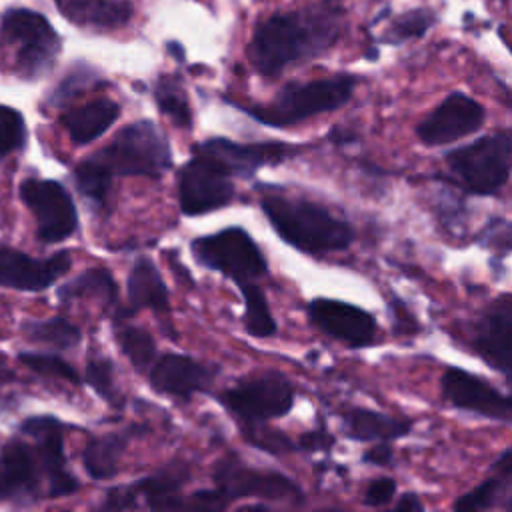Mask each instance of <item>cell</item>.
<instances>
[{
  "label": "cell",
  "instance_id": "obj_16",
  "mask_svg": "<svg viewBox=\"0 0 512 512\" xmlns=\"http://www.w3.org/2000/svg\"><path fill=\"white\" fill-rule=\"evenodd\" d=\"M188 472L182 464H170L152 476H146L130 486H118L108 492L102 508L122 510L136 508L138 500L144 498L150 508H184V500L178 498L180 488L186 484Z\"/></svg>",
  "mask_w": 512,
  "mask_h": 512
},
{
  "label": "cell",
  "instance_id": "obj_5",
  "mask_svg": "<svg viewBox=\"0 0 512 512\" xmlns=\"http://www.w3.org/2000/svg\"><path fill=\"white\" fill-rule=\"evenodd\" d=\"M512 140L506 134H488L446 154L452 178L472 194H494L510 176Z\"/></svg>",
  "mask_w": 512,
  "mask_h": 512
},
{
  "label": "cell",
  "instance_id": "obj_23",
  "mask_svg": "<svg viewBox=\"0 0 512 512\" xmlns=\"http://www.w3.org/2000/svg\"><path fill=\"white\" fill-rule=\"evenodd\" d=\"M342 428L358 442H390L410 432V422L368 408H350L342 414Z\"/></svg>",
  "mask_w": 512,
  "mask_h": 512
},
{
  "label": "cell",
  "instance_id": "obj_3",
  "mask_svg": "<svg viewBox=\"0 0 512 512\" xmlns=\"http://www.w3.org/2000/svg\"><path fill=\"white\" fill-rule=\"evenodd\" d=\"M354 86L356 80L348 74L310 82H292L286 84L272 102L246 106L244 110L262 124L284 128L316 114L340 108L350 100Z\"/></svg>",
  "mask_w": 512,
  "mask_h": 512
},
{
  "label": "cell",
  "instance_id": "obj_19",
  "mask_svg": "<svg viewBox=\"0 0 512 512\" xmlns=\"http://www.w3.org/2000/svg\"><path fill=\"white\" fill-rule=\"evenodd\" d=\"M70 252L62 250L48 258H34L14 248H0V286L38 292L68 272Z\"/></svg>",
  "mask_w": 512,
  "mask_h": 512
},
{
  "label": "cell",
  "instance_id": "obj_29",
  "mask_svg": "<svg viewBox=\"0 0 512 512\" xmlns=\"http://www.w3.org/2000/svg\"><path fill=\"white\" fill-rule=\"evenodd\" d=\"M22 332L32 342H42L58 350L72 348L80 342V330L64 318L52 316L46 320H28L22 324Z\"/></svg>",
  "mask_w": 512,
  "mask_h": 512
},
{
  "label": "cell",
  "instance_id": "obj_20",
  "mask_svg": "<svg viewBox=\"0 0 512 512\" xmlns=\"http://www.w3.org/2000/svg\"><path fill=\"white\" fill-rule=\"evenodd\" d=\"M216 372L214 368L194 358L182 354H164L152 364L150 384L160 394L186 400L192 394L206 390L214 380Z\"/></svg>",
  "mask_w": 512,
  "mask_h": 512
},
{
  "label": "cell",
  "instance_id": "obj_26",
  "mask_svg": "<svg viewBox=\"0 0 512 512\" xmlns=\"http://www.w3.org/2000/svg\"><path fill=\"white\" fill-rule=\"evenodd\" d=\"M130 432H110L98 438H92L84 448V468L94 480H108L118 474L120 458L126 450Z\"/></svg>",
  "mask_w": 512,
  "mask_h": 512
},
{
  "label": "cell",
  "instance_id": "obj_7",
  "mask_svg": "<svg viewBox=\"0 0 512 512\" xmlns=\"http://www.w3.org/2000/svg\"><path fill=\"white\" fill-rule=\"evenodd\" d=\"M0 36L14 50L16 66L26 78L48 72L60 50L58 34L50 22L26 8H12L4 14Z\"/></svg>",
  "mask_w": 512,
  "mask_h": 512
},
{
  "label": "cell",
  "instance_id": "obj_18",
  "mask_svg": "<svg viewBox=\"0 0 512 512\" xmlns=\"http://www.w3.org/2000/svg\"><path fill=\"white\" fill-rule=\"evenodd\" d=\"M308 316L324 334L352 346H368L374 342L376 320L366 310L332 298H316L308 304Z\"/></svg>",
  "mask_w": 512,
  "mask_h": 512
},
{
  "label": "cell",
  "instance_id": "obj_37",
  "mask_svg": "<svg viewBox=\"0 0 512 512\" xmlns=\"http://www.w3.org/2000/svg\"><path fill=\"white\" fill-rule=\"evenodd\" d=\"M500 484H502L500 478H490V480L482 482L474 490L462 494L454 502V510H482V508H490L494 504V500H496Z\"/></svg>",
  "mask_w": 512,
  "mask_h": 512
},
{
  "label": "cell",
  "instance_id": "obj_31",
  "mask_svg": "<svg viewBox=\"0 0 512 512\" xmlns=\"http://www.w3.org/2000/svg\"><path fill=\"white\" fill-rule=\"evenodd\" d=\"M154 98L162 114H166L178 128L192 126V110L184 88L172 76H162L154 86Z\"/></svg>",
  "mask_w": 512,
  "mask_h": 512
},
{
  "label": "cell",
  "instance_id": "obj_33",
  "mask_svg": "<svg viewBox=\"0 0 512 512\" xmlns=\"http://www.w3.org/2000/svg\"><path fill=\"white\" fill-rule=\"evenodd\" d=\"M18 358L24 366H28L30 370H34L42 376L66 380L70 384H80V376L74 370V366L68 364L58 354H52V352H20Z\"/></svg>",
  "mask_w": 512,
  "mask_h": 512
},
{
  "label": "cell",
  "instance_id": "obj_45",
  "mask_svg": "<svg viewBox=\"0 0 512 512\" xmlns=\"http://www.w3.org/2000/svg\"><path fill=\"white\" fill-rule=\"evenodd\" d=\"M10 378H14V372L8 368L6 360L0 356V380H10Z\"/></svg>",
  "mask_w": 512,
  "mask_h": 512
},
{
  "label": "cell",
  "instance_id": "obj_15",
  "mask_svg": "<svg viewBox=\"0 0 512 512\" xmlns=\"http://www.w3.org/2000/svg\"><path fill=\"white\" fill-rule=\"evenodd\" d=\"M442 392L444 398L460 410L512 422V396L490 386L484 378L460 368H448L442 376Z\"/></svg>",
  "mask_w": 512,
  "mask_h": 512
},
{
  "label": "cell",
  "instance_id": "obj_28",
  "mask_svg": "<svg viewBox=\"0 0 512 512\" xmlns=\"http://www.w3.org/2000/svg\"><path fill=\"white\" fill-rule=\"evenodd\" d=\"M74 182L78 192L86 200L94 202L96 206H102L110 192L112 170L96 154H92L74 168Z\"/></svg>",
  "mask_w": 512,
  "mask_h": 512
},
{
  "label": "cell",
  "instance_id": "obj_6",
  "mask_svg": "<svg viewBox=\"0 0 512 512\" xmlns=\"http://www.w3.org/2000/svg\"><path fill=\"white\" fill-rule=\"evenodd\" d=\"M190 248L202 266L224 274L238 286L256 282L268 272L260 248L242 228H224L216 234L196 238Z\"/></svg>",
  "mask_w": 512,
  "mask_h": 512
},
{
  "label": "cell",
  "instance_id": "obj_17",
  "mask_svg": "<svg viewBox=\"0 0 512 512\" xmlns=\"http://www.w3.org/2000/svg\"><path fill=\"white\" fill-rule=\"evenodd\" d=\"M20 430L36 444L46 476L48 496L62 498L78 490V480L66 468L62 424L52 416H32L22 422Z\"/></svg>",
  "mask_w": 512,
  "mask_h": 512
},
{
  "label": "cell",
  "instance_id": "obj_11",
  "mask_svg": "<svg viewBox=\"0 0 512 512\" xmlns=\"http://www.w3.org/2000/svg\"><path fill=\"white\" fill-rule=\"evenodd\" d=\"M216 490L226 500L234 498H264V500H290L302 502L300 486L284 474L270 470H254L236 460H226L214 472Z\"/></svg>",
  "mask_w": 512,
  "mask_h": 512
},
{
  "label": "cell",
  "instance_id": "obj_30",
  "mask_svg": "<svg viewBox=\"0 0 512 512\" xmlns=\"http://www.w3.org/2000/svg\"><path fill=\"white\" fill-rule=\"evenodd\" d=\"M244 296V328L250 336L266 338L276 332L274 316L268 308L264 292L256 286V282H248L238 286Z\"/></svg>",
  "mask_w": 512,
  "mask_h": 512
},
{
  "label": "cell",
  "instance_id": "obj_2",
  "mask_svg": "<svg viewBox=\"0 0 512 512\" xmlns=\"http://www.w3.org/2000/svg\"><path fill=\"white\" fill-rule=\"evenodd\" d=\"M260 206L276 234L302 252H338L348 248L354 240V230L344 220L314 202L264 196Z\"/></svg>",
  "mask_w": 512,
  "mask_h": 512
},
{
  "label": "cell",
  "instance_id": "obj_4",
  "mask_svg": "<svg viewBox=\"0 0 512 512\" xmlns=\"http://www.w3.org/2000/svg\"><path fill=\"white\" fill-rule=\"evenodd\" d=\"M96 156L120 176L160 178L172 166V150L164 132L150 120L122 128Z\"/></svg>",
  "mask_w": 512,
  "mask_h": 512
},
{
  "label": "cell",
  "instance_id": "obj_1",
  "mask_svg": "<svg viewBox=\"0 0 512 512\" xmlns=\"http://www.w3.org/2000/svg\"><path fill=\"white\" fill-rule=\"evenodd\" d=\"M344 28V8L322 0L294 12H278L262 20L248 44L252 66L264 76H276L286 66L326 52Z\"/></svg>",
  "mask_w": 512,
  "mask_h": 512
},
{
  "label": "cell",
  "instance_id": "obj_12",
  "mask_svg": "<svg viewBox=\"0 0 512 512\" xmlns=\"http://www.w3.org/2000/svg\"><path fill=\"white\" fill-rule=\"evenodd\" d=\"M42 478L48 496V476L34 442L12 438L0 448V500L22 504L40 498Z\"/></svg>",
  "mask_w": 512,
  "mask_h": 512
},
{
  "label": "cell",
  "instance_id": "obj_14",
  "mask_svg": "<svg viewBox=\"0 0 512 512\" xmlns=\"http://www.w3.org/2000/svg\"><path fill=\"white\" fill-rule=\"evenodd\" d=\"M294 152L296 148L286 142L244 144L228 138H210L194 148V154H200L212 160L230 176H240V178H250L258 168L268 164H278Z\"/></svg>",
  "mask_w": 512,
  "mask_h": 512
},
{
  "label": "cell",
  "instance_id": "obj_44",
  "mask_svg": "<svg viewBox=\"0 0 512 512\" xmlns=\"http://www.w3.org/2000/svg\"><path fill=\"white\" fill-rule=\"evenodd\" d=\"M494 470L500 472V474H510L512 472V446L498 456V460L494 462Z\"/></svg>",
  "mask_w": 512,
  "mask_h": 512
},
{
  "label": "cell",
  "instance_id": "obj_10",
  "mask_svg": "<svg viewBox=\"0 0 512 512\" xmlns=\"http://www.w3.org/2000/svg\"><path fill=\"white\" fill-rule=\"evenodd\" d=\"M234 198V184L230 174L212 160L194 154V158L180 170L178 202L186 216H198L230 204Z\"/></svg>",
  "mask_w": 512,
  "mask_h": 512
},
{
  "label": "cell",
  "instance_id": "obj_27",
  "mask_svg": "<svg viewBox=\"0 0 512 512\" xmlns=\"http://www.w3.org/2000/svg\"><path fill=\"white\" fill-rule=\"evenodd\" d=\"M60 302H72L80 298H98L104 304H112L118 296L116 282L106 268H90L64 282L56 292Z\"/></svg>",
  "mask_w": 512,
  "mask_h": 512
},
{
  "label": "cell",
  "instance_id": "obj_41",
  "mask_svg": "<svg viewBox=\"0 0 512 512\" xmlns=\"http://www.w3.org/2000/svg\"><path fill=\"white\" fill-rule=\"evenodd\" d=\"M364 460L374 466H388L392 462V446L388 442H380L364 454Z\"/></svg>",
  "mask_w": 512,
  "mask_h": 512
},
{
  "label": "cell",
  "instance_id": "obj_35",
  "mask_svg": "<svg viewBox=\"0 0 512 512\" xmlns=\"http://www.w3.org/2000/svg\"><path fill=\"white\" fill-rule=\"evenodd\" d=\"M88 384L112 406H120V392L114 380V364L108 358H90L86 366Z\"/></svg>",
  "mask_w": 512,
  "mask_h": 512
},
{
  "label": "cell",
  "instance_id": "obj_24",
  "mask_svg": "<svg viewBox=\"0 0 512 512\" xmlns=\"http://www.w3.org/2000/svg\"><path fill=\"white\" fill-rule=\"evenodd\" d=\"M60 12L80 24L100 30H112L126 24L132 16V8L124 0H54Z\"/></svg>",
  "mask_w": 512,
  "mask_h": 512
},
{
  "label": "cell",
  "instance_id": "obj_36",
  "mask_svg": "<svg viewBox=\"0 0 512 512\" xmlns=\"http://www.w3.org/2000/svg\"><path fill=\"white\" fill-rule=\"evenodd\" d=\"M432 20H434V16L428 10L406 12L392 24V28L386 34V40L388 42H404L408 38H418L430 28Z\"/></svg>",
  "mask_w": 512,
  "mask_h": 512
},
{
  "label": "cell",
  "instance_id": "obj_43",
  "mask_svg": "<svg viewBox=\"0 0 512 512\" xmlns=\"http://www.w3.org/2000/svg\"><path fill=\"white\" fill-rule=\"evenodd\" d=\"M422 502L418 498V494L414 492H406L404 496H400V500L396 502V510H422Z\"/></svg>",
  "mask_w": 512,
  "mask_h": 512
},
{
  "label": "cell",
  "instance_id": "obj_13",
  "mask_svg": "<svg viewBox=\"0 0 512 512\" xmlns=\"http://www.w3.org/2000/svg\"><path fill=\"white\" fill-rule=\"evenodd\" d=\"M484 118L482 104L462 92H452L416 126V134L428 146L450 144L476 132Z\"/></svg>",
  "mask_w": 512,
  "mask_h": 512
},
{
  "label": "cell",
  "instance_id": "obj_32",
  "mask_svg": "<svg viewBox=\"0 0 512 512\" xmlns=\"http://www.w3.org/2000/svg\"><path fill=\"white\" fill-rule=\"evenodd\" d=\"M116 342L134 368L138 370L152 368V362L156 356V344H154V338L144 328L124 326L116 332Z\"/></svg>",
  "mask_w": 512,
  "mask_h": 512
},
{
  "label": "cell",
  "instance_id": "obj_39",
  "mask_svg": "<svg viewBox=\"0 0 512 512\" xmlns=\"http://www.w3.org/2000/svg\"><path fill=\"white\" fill-rule=\"evenodd\" d=\"M88 84H90V72H70V74L60 82V86L54 90L50 102H52L54 106H60V104H64L66 100H70L72 96H76L80 90H84Z\"/></svg>",
  "mask_w": 512,
  "mask_h": 512
},
{
  "label": "cell",
  "instance_id": "obj_22",
  "mask_svg": "<svg viewBox=\"0 0 512 512\" xmlns=\"http://www.w3.org/2000/svg\"><path fill=\"white\" fill-rule=\"evenodd\" d=\"M478 354L512 378V314L494 312L480 322L474 336Z\"/></svg>",
  "mask_w": 512,
  "mask_h": 512
},
{
  "label": "cell",
  "instance_id": "obj_21",
  "mask_svg": "<svg viewBox=\"0 0 512 512\" xmlns=\"http://www.w3.org/2000/svg\"><path fill=\"white\" fill-rule=\"evenodd\" d=\"M120 116V106L110 98H98L78 108H72L62 116V126L66 128L74 144H90L100 138Z\"/></svg>",
  "mask_w": 512,
  "mask_h": 512
},
{
  "label": "cell",
  "instance_id": "obj_40",
  "mask_svg": "<svg viewBox=\"0 0 512 512\" xmlns=\"http://www.w3.org/2000/svg\"><path fill=\"white\" fill-rule=\"evenodd\" d=\"M396 494V484L392 478H376L368 484L366 492H364V502L368 506L380 508L384 504H388Z\"/></svg>",
  "mask_w": 512,
  "mask_h": 512
},
{
  "label": "cell",
  "instance_id": "obj_8",
  "mask_svg": "<svg viewBox=\"0 0 512 512\" xmlns=\"http://www.w3.org/2000/svg\"><path fill=\"white\" fill-rule=\"evenodd\" d=\"M226 410L248 424L284 416L294 404V390L288 378L276 370H266L240 380L220 394Z\"/></svg>",
  "mask_w": 512,
  "mask_h": 512
},
{
  "label": "cell",
  "instance_id": "obj_38",
  "mask_svg": "<svg viewBox=\"0 0 512 512\" xmlns=\"http://www.w3.org/2000/svg\"><path fill=\"white\" fill-rule=\"evenodd\" d=\"M246 432H248L246 436L250 438V442H254L262 450L284 452V450L294 448V444L284 434H280L276 430H264V428H258L256 424H250V428H246Z\"/></svg>",
  "mask_w": 512,
  "mask_h": 512
},
{
  "label": "cell",
  "instance_id": "obj_34",
  "mask_svg": "<svg viewBox=\"0 0 512 512\" xmlns=\"http://www.w3.org/2000/svg\"><path fill=\"white\" fill-rule=\"evenodd\" d=\"M26 142V122L22 114L0 104V158L20 150Z\"/></svg>",
  "mask_w": 512,
  "mask_h": 512
},
{
  "label": "cell",
  "instance_id": "obj_25",
  "mask_svg": "<svg viewBox=\"0 0 512 512\" xmlns=\"http://www.w3.org/2000/svg\"><path fill=\"white\" fill-rule=\"evenodd\" d=\"M142 308L168 310V288L156 264L148 258H138L128 274V312Z\"/></svg>",
  "mask_w": 512,
  "mask_h": 512
},
{
  "label": "cell",
  "instance_id": "obj_9",
  "mask_svg": "<svg viewBox=\"0 0 512 512\" xmlns=\"http://www.w3.org/2000/svg\"><path fill=\"white\" fill-rule=\"evenodd\" d=\"M20 198L36 218L38 240L54 244L76 232L78 212L60 182L28 178L20 184Z\"/></svg>",
  "mask_w": 512,
  "mask_h": 512
},
{
  "label": "cell",
  "instance_id": "obj_42",
  "mask_svg": "<svg viewBox=\"0 0 512 512\" xmlns=\"http://www.w3.org/2000/svg\"><path fill=\"white\" fill-rule=\"evenodd\" d=\"M330 442H332V438H330L326 432H322V430L308 432V434H304V436L300 438V446H302L304 450H318V448L328 446Z\"/></svg>",
  "mask_w": 512,
  "mask_h": 512
}]
</instances>
